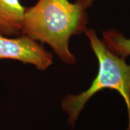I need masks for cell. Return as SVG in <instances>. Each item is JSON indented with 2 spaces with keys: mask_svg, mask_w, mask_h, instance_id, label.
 <instances>
[{
  "mask_svg": "<svg viewBox=\"0 0 130 130\" xmlns=\"http://www.w3.org/2000/svg\"><path fill=\"white\" fill-rule=\"evenodd\" d=\"M96 0H38L26 7L22 34L48 44L61 61L76 63L70 49V40L88 29V9Z\"/></svg>",
  "mask_w": 130,
  "mask_h": 130,
  "instance_id": "6da1fadb",
  "label": "cell"
},
{
  "mask_svg": "<svg viewBox=\"0 0 130 130\" xmlns=\"http://www.w3.org/2000/svg\"><path fill=\"white\" fill-rule=\"evenodd\" d=\"M85 33L97 58L98 70L88 88L77 95H68L62 100L61 107L68 114V124L74 127L80 113L94 95L111 89L119 93L125 102L128 114L126 130H130V64L110 51L94 30L88 28Z\"/></svg>",
  "mask_w": 130,
  "mask_h": 130,
  "instance_id": "7a4b0ae2",
  "label": "cell"
},
{
  "mask_svg": "<svg viewBox=\"0 0 130 130\" xmlns=\"http://www.w3.org/2000/svg\"><path fill=\"white\" fill-rule=\"evenodd\" d=\"M9 59L33 65L41 71L53 63V55L43 44L26 35L9 37L0 35V60Z\"/></svg>",
  "mask_w": 130,
  "mask_h": 130,
  "instance_id": "3957f363",
  "label": "cell"
},
{
  "mask_svg": "<svg viewBox=\"0 0 130 130\" xmlns=\"http://www.w3.org/2000/svg\"><path fill=\"white\" fill-rule=\"evenodd\" d=\"M25 8L20 0H0V35L15 37L22 34Z\"/></svg>",
  "mask_w": 130,
  "mask_h": 130,
  "instance_id": "277c9868",
  "label": "cell"
},
{
  "mask_svg": "<svg viewBox=\"0 0 130 130\" xmlns=\"http://www.w3.org/2000/svg\"><path fill=\"white\" fill-rule=\"evenodd\" d=\"M102 41L105 46L118 56L126 59L130 56V38L114 29L102 32Z\"/></svg>",
  "mask_w": 130,
  "mask_h": 130,
  "instance_id": "5b68a950",
  "label": "cell"
}]
</instances>
